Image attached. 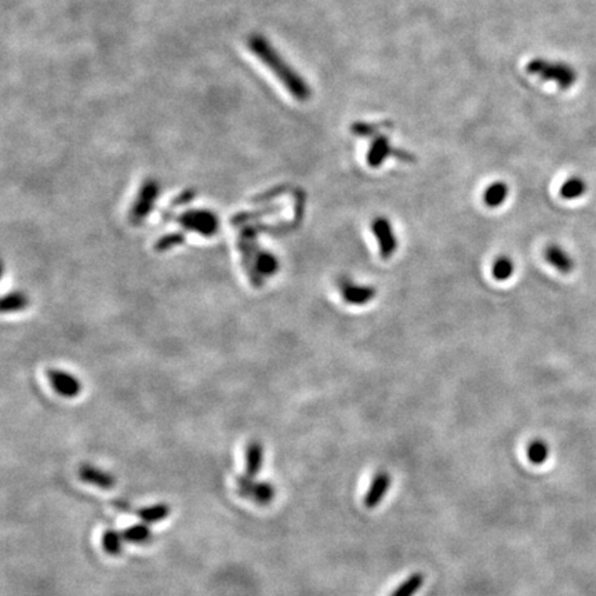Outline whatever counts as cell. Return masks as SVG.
Wrapping results in <instances>:
<instances>
[{"label":"cell","instance_id":"cell-11","mask_svg":"<svg viewBox=\"0 0 596 596\" xmlns=\"http://www.w3.org/2000/svg\"><path fill=\"white\" fill-rule=\"evenodd\" d=\"M246 462V475L254 479L262 465V447L258 442H253L247 447Z\"/></svg>","mask_w":596,"mask_h":596},{"label":"cell","instance_id":"cell-19","mask_svg":"<svg viewBox=\"0 0 596 596\" xmlns=\"http://www.w3.org/2000/svg\"><path fill=\"white\" fill-rule=\"evenodd\" d=\"M275 497V488L268 482H256L253 486V491L250 499H253L258 504H269Z\"/></svg>","mask_w":596,"mask_h":596},{"label":"cell","instance_id":"cell-4","mask_svg":"<svg viewBox=\"0 0 596 596\" xmlns=\"http://www.w3.org/2000/svg\"><path fill=\"white\" fill-rule=\"evenodd\" d=\"M340 291L344 301L351 306H366L371 303L377 295L375 287L367 284H358L349 279H343L340 282Z\"/></svg>","mask_w":596,"mask_h":596},{"label":"cell","instance_id":"cell-3","mask_svg":"<svg viewBox=\"0 0 596 596\" xmlns=\"http://www.w3.org/2000/svg\"><path fill=\"white\" fill-rule=\"evenodd\" d=\"M371 231L378 240L381 257L384 260L390 258L397 249V239L389 220L386 217L374 219L371 223Z\"/></svg>","mask_w":596,"mask_h":596},{"label":"cell","instance_id":"cell-14","mask_svg":"<svg viewBox=\"0 0 596 596\" xmlns=\"http://www.w3.org/2000/svg\"><path fill=\"white\" fill-rule=\"evenodd\" d=\"M514 271H515L514 261L510 257H506V256L497 258L493 262V266H491L493 277L495 280H499V282L508 280L514 275Z\"/></svg>","mask_w":596,"mask_h":596},{"label":"cell","instance_id":"cell-7","mask_svg":"<svg viewBox=\"0 0 596 596\" xmlns=\"http://www.w3.org/2000/svg\"><path fill=\"white\" fill-rule=\"evenodd\" d=\"M395 151L396 149H393L390 147L389 138L386 136H378L373 141V144H371V147L369 149V153H367V163H369V166L373 167V169L380 167L382 164V162L389 155H392V153L395 155Z\"/></svg>","mask_w":596,"mask_h":596},{"label":"cell","instance_id":"cell-13","mask_svg":"<svg viewBox=\"0 0 596 596\" xmlns=\"http://www.w3.org/2000/svg\"><path fill=\"white\" fill-rule=\"evenodd\" d=\"M586 190V184L580 177H571L560 186V196L566 201H573V199H578L582 196Z\"/></svg>","mask_w":596,"mask_h":596},{"label":"cell","instance_id":"cell-8","mask_svg":"<svg viewBox=\"0 0 596 596\" xmlns=\"http://www.w3.org/2000/svg\"><path fill=\"white\" fill-rule=\"evenodd\" d=\"M545 260L549 265H552L555 269H558L562 273H570L574 268L571 257L559 246L551 245L545 249Z\"/></svg>","mask_w":596,"mask_h":596},{"label":"cell","instance_id":"cell-1","mask_svg":"<svg viewBox=\"0 0 596 596\" xmlns=\"http://www.w3.org/2000/svg\"><path fill=\"white\" fill-rule=\"evenodd\" d=\"M250 51L276 76L286 90L298 101H307L311 97V88L306 80L298 75L271 46V43L260 36L253 35L247 43Z\"/></svg>","mask_w":596,"mask_h":596},{"label":"cell","instance_id":"cell-21","mask_svg":"<svg viewBox=\"0 0 596 596\" xmlns=\"http://www.w3.org/2000/svg\"><path fill=\"white\" fill-rule=\"evenodd\" d=\"M254 479L247 476V475H242L238 477V490L239 494L245 499H250L251 491H253V486H254Z\"/></svg>","mask_w":596,"mask_h":596},{"label":"cell","instance_id":"cell-10","mask_svg":"<svg viewBox=\"0 0 596 596\" xmlns=\"http://www.w3.org/2000/svg\"><path fill=\"white\" fill-rule=\"evenodd\" d=\"M49 374L54 388H57L60 393L66 396H73L79 392V382L76 384V381L72 377H69V374H64L61 371H50Z\"/></svg>","mask_w":596,"mask_h":596},{"label":"cell","instance_id":"cell-5","mask_svg":"<svg viewBox=\"0 0 596 596\" xmlns=\"http://www.w3.org/2000/svg\"><path fill=\"white\" fill-rule=\"evenodd\" d=\"M390 475L385 471H380L374 475L370 487L364 495V506L367 508H375L382 500L390 487Z\"/></svg>","mask_w":596,"mask_h":596},{"label":"cell","instance_id":"cell-16","mask_svg":"<svg viewBox=\"0 0 596 596\" xmlns=\"http://www.w3.org/2000/svg\"><path fill=\"white\" fill-rule=\"evenodd\" d=\"M526 454H527V458L532 464L541 465L547 461V458L549 456V447L544 440L534 439L529 443Z\"/></svg>","mask_w":596,"mask_h":596},{"label":"cell","instance_id":"cell-18","mask_svg":"<svg viewBox=\"0 0 596 596\" xmlns=\"http://www.w3.org/2000/svg\"><path fill=\"white\" fill-rule=\"evenodd\" d=\"M123 538L133 544H147L151 541L152 533L147 525H133L123 532Z\"/></svg>","mask_w":596,"mask_h":596},{"label":"cell","instance_id":"cell-12","mask_svg":"<svg viewBox=\"0 0 596 596\" xmlns=\"http://www.w3.org/2000/svg\"><path fill=\"white\" fill-rule=\"evenodd\" d=\"M423 585H424V574L413 573L393 591L392 596H414L421 589Z\"/></svg>","mask_w":596,"mask_h":596},{"label":"cell","instance_id":"cell-9","mask_svg":"<svg viewBox=\"0 0 596 596\" xmlns=\"http://www.w3.org/2000/svg\"><path fill=\"white\" fill-rule=\"evenodd\" d=\"M510 193V188L506 182L503 181H495L493 184H490L484 192H483V202L487 208L494 209L501 206L508 197Z\"/></svg>","mask_w":596,"mask_h":596},{"label":"cell","instance_id":"cell-6","mask_svg":"<svg viewBox=\"0 0 596 596\" xmlns=\"http://www.w3.org/2000/svg\"><path fill=\"white\" fill-rule=\"evenodd\" d=\"M79 477L88 484H94L101 488H112L115 486V477L111 473L91 465H83L79 471Z\"/></svg>","mask_w":596,"mask_h":596},{"label":"cell","instance_id":"cell-17","mask_svg":"<svg viewBox=\"0 0 596 596\" xmlns=\"http://www.w3.org/2000/svg\"><path fill=\"white\" fill-rule=\"evenodd\" d=\"M123 533L110 529L103 536V547L108 555L118 556L123 551Z\"/></svg>","mask_w":596,"mask_h":596},{"label":"cell","instance_id":"cell-20","mask_svg":"<svg viewBox=\"0 0 596 596\" xmlns=\"http://www.w3.org/2000/svg\"><path fill=\"white\" fill-rule=\"evenodd\" d=\"M386 126H392V125H390V123H380V125H375V123H363V122H356V123H353V125L351 126V132H352V134L359 136V137H371V136L377 134V132H378L381 127H386Z\"/></svg>","mask_w":596,"mask_h":596},{"label":"cell","instance_id":"cell-2","mask_svg":"<svg viewBox=\"0 0 596 596\" xmlns=\"http://www.w3.org/2000/svg\"><path fill=\"white\" fill-rule=\"evenodd\" d=\"M526 71L545 82H555L560 90H567L577 82V72L564 62L534 58L526 65Z\"/></svg>","mask_w":596,"mask_h":596},{"label":"cell","instance_id":"cell-15","mask_svg":"<svg viewBox=\"0 0 596 596\" xmlns=\"http://www.w3.org/2000/svg\"><path fill=\"white\" fill-rule=\"evenodd\" d=\"M137 514L145 523H158L170 515V507L167 504H156L141 508Z\"/></svg>","mask_w":596,"mask_h":596}]
</instances>
